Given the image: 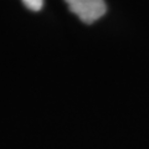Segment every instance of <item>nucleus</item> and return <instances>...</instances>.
Instances as JSON below:
<instances>
[{
  "label": "nucleus",
  "instance_id": "f257e3e1",
  "mask_svg": "<svg viewBox=\"0 0 149 149\" xmlns=\"http://www.w3.org/2000/svg\"><path fill=\"white\" fill-rule=\"evenodd\" d=\"M70 11L77 15L78 19L90 25L97 21L107 13L104 0H65Z\"/></svg>",
  "mask_w": 149,
  "mask_h": 149
},
{
  "label": "nucleus",
  "instance_id": "f03ea898",
  "mask_svg": "<svg viewBox=\"0 0 149 149\" xmlns=\"http://www.w3.org/2000/svg\"><path fill=\"white\" fill-rule=\"evenodd\" d=\"M22 3L31 11H40L44 6V0H22Z\"/></svg>",
  "mask_w": 149,
  "mask_h": 149
}]
</instances>
